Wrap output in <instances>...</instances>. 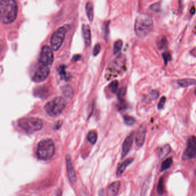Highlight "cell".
<instances>
[{
	"label": "cell",
	"mask_w": 196,
	"mask_h": 196,
	"mask_svg": "<svg viewBox=\"0 0 196 196\" xmlns=\"http://www.w3.org/2000/svg\"><path fill=\"white\" fill-rule=\"evenodd\" d=\"M18 6L14 0L0 1V18L4 24L13 22L17 18Z\"/></svg>",
	"instance_id": "cell-1"
},
{
	"label": "cell",
	"mask_w": 196,
	"mask_h": 196,
	"mask_svg": "<svg viewBox=\"0 0 196 196\" xmlns=\"http://www.w3.org/2000/svg\"><path fill=\"white\" fill-rule=\"evenodd\" d=\"M66 167H67L68 177L70 182L74 184L76 181V171L74 170L73 165L71 162V157L69 154H67L66 155Z\"/></svg>",
	"instance_id": "cell-12"
},
{
	"label": "cell",
	"mask_w": 196,
	"mask_h": 196,
	"mask_svg": "<svg viewBox=\"0 0 196 196\" xmlns=\"http://www.w3.org/2000/svg\"><path fill=\"white\" fill-rule=\"evenodd\" d=\"M149 179H148V180H147L144 183L143 185V187L142 188V192H141V196H146V194L147 192V189H148V184H149Z\"/></svg>",
	"instance_id": "cell-28"
},
{
	"label": "cell",
	"mask_w": 196,
	"mask_h": 196,
	"mask_svg": "<svg viewBox=\"0 0 196 196\" xmlns=\"http://www.w3.org/2000/svg\"><path fill=\"white\" fill-rule=\"evenodd\" d=\"M66 105V101L62 97H57L47 103L45 109L47 113L52 117L60 115Z\"/></svg>",
	"instance_id": "cell-5"
},
{
	"label": "cell",
	"mask_w": 196,
	"mask_h": 196,
	"mask_svg": "<svg viewBox=\"0 0 196 196\" xmlns=\"http://www.w3.org/2000/svg\"><path fill=\"white\" fill-rule=\"evenodd\" d=\"M154 26L152 18L146 14H140L135 24V32L139 37H143L150 33Z\"/></svg>",
	"instance_id": "cell-2"
},
{
	"label": "cell",
	"mask_w": 196,
	"mask_h": 196,
	"mask_svg": "<svg viewBox=\"0 0 196 196\" xmlns=\"http://www.w3.org/2000/svg\"><path fill=\"white\" fill-rule=\"evenodd\" d=\"M196 158V137L190 136L187 141L186 150L183 153L182 158L184 160L192 159Z\"/></svg>",
	"instance_id": "cell-7"
},
{
	"label": "cell",
	"mask_w": 196,
	"mask_h": 196,
	"mask_svg": "<svg viewBox=\"0 0 196 196\" xmlns=\"http://www.w3.org/2000/svg\"><path fill=\"white\" fill-rule=\"evenodd\" d=\"M179 86L182 88H187L190 86L196 85V80L194 79H182L177 80Z\"/></svg>",
	"instance_id": "cell-16"
},
{
	"label": "cell",
	"mask_w": 196,
	"mask_h": 196,
	"mask_svg": "<svg viewBox=\"0 0 196 196\" xmlns=\"http://www.w3.org/2000/svg\"><path fill=\"white\" fill-rule=\"evenodd\" d=\"M87 138L89 142L92 144H94L97 141V135L94 131H90V132H89V134H88Z\"/></svg>",
	"instance_id": "cell-23"
},
{
	"label": "cell",
	"mask_w": 196,
	"mask_h": 196,
	"mask_svg": "<svg viewBox=\"0 0 196 196\" xmlns=\"http://www.w3.org/2000/svg\"><path fill=\"white\" fill-rule=\"evenodd\" d=\"M123 46V41L121 40H117L114 44V48H113V53L115 54H117L119 53L121 49Z\"/></svg>",
	"instance_id": "cell-24"
},
{
	"label": "cell",
	"mask_w": 196,
	"mask_h": 196,
	"mask_svg": "<svg viewBox=\"0 0 196 196\" xmlns=\"http://www.w3.org/2000/svg\"><path fill=\"white\" fill-rule=\"evenodd\" d=\"M147 128L145 125H141L139 128L135 136V142L139 147H142L145 142Z\"/></svg>",
	"instance_id": "cell-10"
},
{
	"label": "cell",
	"mask_w": 196,
	"mask_h": 196,
	"mask_svg": "<svg viewBox=\"0 0 196 196\" xmlns=\"http://www.w3.org/2000/svg\"><path fill=\"white\" fill-rule=\"evenodd\" d=\"M159 150H160L158 153V155L160 159H162L165 158L169 154L170 152L171 151V148L169 144H166Z\"/></svg>",
	"instance_id": "cell-17"
},
{
	"label": "cell",
	"mask_w": 196,
	"mask_h": 196,
	"mask_svg": "<svg viewBox=\"0 0 196 196\" xmlns=\"http://www.w3.org/2000/svg\"><path fill=\"white\" fill-rule=\"evenodd\" d=\"M86 12L89 20L92 21L94 16L93 5L90 2H87L86 4Z\"/></svg>",
	"instance_id": "cell-18"
},
{
	"label": "cell",
	"mask_w": 196,
	"mask_h": 196,
	"mask_svg": "<svg viewBox=\"0 0 196 196\" xmlns=\"http://www.w3.org/2000/svg\"><path fill=\"white\" fill-rule=\"evenodd\" d=\"M124 121L125 123L128 125H132L135 123V119L131 116H124Z\"/></svg>",
	"instance_id": "cell-26"
},
{
	"label": "cell",
	"mask_w": 196,
	"mask_h": 196,
	"mask_svg": "<svg viewBox=\"0 0 196 196\" xmlns=\"http://www.w3.org/2000/svg\"><path fill=\"white\" fill-rule=\"evenodd\" d=\"M63 93L67 98H70L73 95V90L70 86H65L62 89Z\"/></svg>",
	"instance_id": "cell-22"
},
{
	"label": "cell",
	"mask_w": 196,
	"mask_h": 196,
	"mask_svg": "<svg viewBox=\"0 0 196 196\" xmlns=\"http://www.w3.org/2000/svg\"><path fill=\"white\" fill-rule=\"evenodd\" d=\"M53 61V54L52 49L48 45H44L41 49L39 55V61L41 64L49 66Z\"/></svg>",
	"instance_id": "cell-8"
},
{
	"label": "cell",
	"mask_w": 196,
	"mask_h": 196,
	"mask_svg": "<svg viewBox=\"0 0 196 196\" xmlns=\"http://www.w3.org/2000/svg\"><path fill=\"white\" fill-rule=\"evenodd\" d=\"M162 57L164 60L165 65H167V63L169 62L170 61L171 59V56L169 52H165L162 54Z\"/></svg>",
	"instance_id": "cell-27"
},
{
	"label": "cell",
	"mask_w": 196,
	"mask_h": 196,
	"mask_svg": "<svg viewBox=\"0 0 196 196\" xmlns=\"http://www.w3.org/2000/svg\"><path fill=\"white\" fill-rule=\"evenodd\" d=\"M100 48H101V46L100 43H97L95 45L93 49V55L94 56H96L98 55L100 51Z\"/></svg>",
	"instance_id": "cell-32"
},
{
	"label": "cell",
	"mask_w": 196,
	"mask_h": 196,
	"mask_svg": "<svg viewBox=\"0 0 196 196\" xmlns=\"http://www.w3.org/2000/svg\"><path fill=\"white\" fill-rule=\"evenodd\" d=\"M126 94V88H123L120 90L119 94H118V97L119 98H121L123 97Z\"/></svg>",
	"instance_id": "cell-34"
},
{
	"label": "cell",
	"mask_w": 196,
	"mask_h": 196,
	"mask_svg": "<svg viewBox=\"0 0 196 196\" xmlns=\"http://www.w3.org/2000/svg\"><path fill=\"white\" fill-rule=\"evenodd\" d=\"M194 93H195V94H196V90H195V92H194Z\"/></svg>",
	"instance_id": "cell-38"
},
{
	"label": "cell",
	"mask_w": 196,
	"mask_h": 196,
	"mask_svg": "<svg viewBox=\"0 0 196 196\" xmlns=\"http://www.w3.org/2000/svg\"><path fill=\"white\" fill-rule=\"evenodd\" d=\"M157 45L159 49H165L167 45V40L166 39V37L162 36L161 37H158V39L157 40Z\"/></svg>",
	"instance_id": "cell-21"
},
{
	"label": "cell",
	"mask_w": 196,
	"mask_h": 196,
	"mask_svg": "<svg viewBox=\"0 0 196 196\" xmlns=\"http://www.w3.org/2000/svg\"><path fill=\"white\" fill-rule=\"evenodd\" d=\"M166 98L165 97V96L162 97V98H160V101H159V103L158 104V109H162L163 108L164 105H165V103H166Z\"/></svg>",
	"instance_id": "cell-30"
},
{
	"label": "cell",
	"mask_w": 196,
	"mask_h": 196,
	"mask_svg": "<svg viewBox=\"0 0 196 196\" xmlns=\"http://www.w3.org/2000/svg\"><path fill=\"white\" fill-rule=\"evenodd\" d=\"M59 70H60V75L62 78H63L64 79L66 78V73L65 71V66H61L59 67Z\"/></svg>",
	"instance_id": "cell-31"
},
{
	"label": "cell",
	"mask_w": 196,
	"mask_h": 196,
	"mask_svg": "<svg viewBox=\"0 0 196 196\" xmlns=\"http://www.w3.org/2000/svg\"><path fill=\"white\" fill-rule=\"evenodd\" d=\"M82 34L86 46H89L91 43V32L89 25L84 24L82 26Z\"/></svg>",
	"instance_id": "cell-14"
},
{
	"label": "cell",
	"mask_w": 196,
	"mask_h": 196,
	"mask_svg": "<svg viewBox=\"0 0 196 196\" xmlns=\"http://www.w3.org/2000/svg\"><path fill=\"white\" fill-rule=\"evenodd\" d=\"M150 9H151L154 12H158L160 10V2H156V3L152 5L151 6H150Z\"/></svg>",
	"instance_id": "cell-29"
},
{
	"label": "cell",
	"mask_w": 196,
	"mask_h": 196,
	"mask_svg": "<svg viewBox=\"0 0 196 196\" xmlns=\"http://www.w3.org/2000/svg\"><path fill=\"white\" fill-rule=\"evenodd\" d=\"M195 173H196V171H195Z\"/></svg>",
	"instance_id": "cell-39"
},
{
	"label": "cell",
	"mask_w": 196,
	"mask_h": 196,
	"mask_svg": "<svg viewBox=\"0 0 196 196\" xmlns=\"http://www.w3.org/2000/svg\"><path fill=\"white\" fill-rule=\"evenodd\" d=\"M79 58H80V55H76L74 57H73V61H76L79 59Z\"/></svg>",
	"instance_id": "cell-36"
},
{
	"label": "cell",
	"mask_w": 196,
	"mask_h": 196,
	"mask_svg": "<svg viewBox=\"0 0 196 196\" xmlns=\"http://www.w3.org/2000/svg\"><path fill=\"white\" fill-rule=\"evenodd\" d=\"M18 125L28 134H32L40 131L43 126L41 120L33 117H24L20 119L18 122Z\"/></svg>",
	"instance_id": "cell-4"
},
{
	"label": "cell",
	"mask_w": 196,
	"mask_h": 196,
	"mask_svg": "<svg viewBox=\"0 0 196 196\" xmlns=\"http://www.w3.org/2000/svg\"><path fill=\"white\" fill-rule=\"evenodd\" d=\"M62 121H58V123H57V124L55 125V128L57 129L61 127V126L62 125Z\"/></svg>",
	"instance_id": "cell-35"
},
{
	"label": "cell",
	"mask_w": 196,
	"mask_h": 196,
	"mask_svg": "<svg viewBox=\"0 0 196 196\" xmlns=\"http://www.w3.org/2000/svg\"><path fill=\"white\" fill-rule=\"evenodd\" d=\"M190 14H194V13L196 12V8H194V6H193L191 9H190Z\"/></svg>",
	"instance_id": "cell-37"
},
{
	"label": "cell",
	"mask_w": 196,
	"mask_h": 196,
	"mask_svg": "<svg viewBox=\"0 0 196 196\" xmlns=\"http://www.w3.org/2000/svg\"><path fill=\"white\" fill-rule=\"evenodd\" d=\"M173 160L171 157H170L164 160L161 165V171L163 172L166 171V170L169 169L171 166L173 164Z\"/></svg>",
	"instance_id": "cell-20"
},
{
	"label": "cell",
	"mask_w": 196,
	"mask_h": 196,
	"mask_svg": "<svg viewBox=\"0 0 196 196\" xmlns=\"http://www.w3.org/2000/svg\"><path fill=\"white\" fill-rule=\"evenodd\" d=\"M49 73L50 71L48 66L41 64L36 70L32 77V80L35 82H43L49 76Z\"/></svg>",
	"instance_id": "cell-9"
},
{
	"label": "cell",
	"mask_w": 196,
	"mask_h": 196,
	"mask_svg": "<svg viewBox=\"0 0 196 196\" xmlns=\"http://www.w3.org/2000/svg\"><path fill=\"white\" fill-rule=\"evenodd\" d=\"M133 161H134V158H130L126 159L121 165H119L118 168H117V171H116L117 176V177H120L122 174H123V173L124 172L126 168L129 165H131Z\"/></svg>",
	"instance_id": "cell-15"
},
{
	"label": "cell",
	"mask_w": 196,
	"mask_h": 196,
	"mask_svg": "<svg viewBox=\"0 0 196 196\" xmlns=\"http://www.w3.org/2000/svg\"><path fill=\"white\" fill-rule=\"evenodd\" d=\"M134 136H135V133L133 132L129 134V135L125 139L124 142L123 144V147H122L121 158H124L130 151L134 142Z\"/></svg>",
	"instance_id": "cell-11"
},
{
	"label": "cell",
	"mask_w": 196,
	"mask_h": 196,
	"mask_svg": "<svg viewBox=\"0 0 196 196\" xmlns=\"http://www.w3.org/2000/svg\"><path fill=\"white\" fill-rule=\"evenodd\" d=\"M159 94L156 90H152L150 93V96L152 100H156L159 97Z\"/></svg>",
	"instance_id": "cell-33"
},
{
	"label": "cell",
	"mask_w": 196,
	"mask_h": 196,
	"mask_svg": "<svg viewBox=\"0 0 196 196\" xmlns=\"http://www.w3.org/2000/svg\"><path fill=\"white\" fill-rule=\"evenodd\" d=\"M70 29V25L66 24L59 28L54 32L50 40V44L52 49L57 51L61 47L65 39L66 33Z\"/></svg>",
	"instance_id": "cell-6"
},
{
	"label": "cell",
	"mask_w": 196,
	"mask_h": 196,
	"mask_svg": "<svg viewBox=\"0 0 196 196\" xmlns=\"http://www.w3.org/2000/svg\"><path fill=\"white\" fill-rule=\"evenodd\" d=\"M120 186V182L116 181L112 183L107 189V196H116Z\"/></svg>",
	"instance_id": "cell-13"
},
{
	"label": "cell",
	"mask_w": 196,
	"mask_h": 196,
	"mask_svg": "<svg viewBox=\"0 0 196 196\" xmlns=\"http://www.w3.org/2000/svg\"><path fill=\"white\" fill-rule=\"evenodd\" d=\"M55 153V145L53 141L49 139H43L38 143L36 156L40 160H49Z\"/></svg>",
	"instance_id": "cell-3"
},
{
	"label": "cell",
	"mask_w": 196,
	"mask_h": 196,
	"mask_svg": "<svg viewBox=\"0 0 196 196\" xmlns=\"http://www.w3.org/2000/svg\"><path fill=\"white\" fill-rule=\"evenodd\" d=\"M157 192L158 193L162 196L165 193V186H164V178L163 177H161L159 179V181L157 185Z\"/></svg>",
	"instance_id": "cell-19"
},
{
	"label": "cell",
	"mask_w": 196,
	"mask_h": 196,
	"mask_svg": "<svg viewBox=\"0 0 196 196\" xmlns=\"http://www.w3.org/2000/svg\"><path fill=\"white\" fill-rule=\"evenodd\" d=\"M118 86H119L118 81L116 80H113L109 85V89H110L112 93H116L118 89Z\"/></svg>",
	"instance_id": "cell-25"
}]
</instances>
